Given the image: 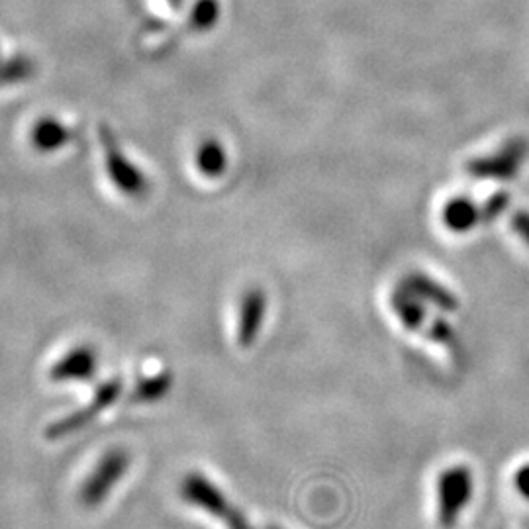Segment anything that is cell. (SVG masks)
I'll list each match as a JSON object with an SVG mask.
<instances>
[{"instance_id":"obj_1","label":"cell","mask_w":529,"mask_h":529,"mask_svg":"<svg viewBox=\"0 0 529 529\" xmlns=\"http://www.w3.org/2000/svg\"><path fill=\"white\" fill-rule=\"evenodd\" d=\"M128 465H130V459L122 449L108 451L100 459V463H98L97 469L91 473V477L83 484V490H81L83 504L89 508L98 506L110 494V490L122 481Z\"/></svg>"},{"instance_id":"obj_2","label":"cell","mask_w":529,"mask_h":529,"mask_svg":"<svg viewBox=\"0 0 529 529\" xmlns=\"http://www.w3.org/2000/svg\"><path fill=\"white\" fill-rule=\"evenodd\" d=\"M100 140H102V147H104L106 171H108L112 183L128 196H134V198L144 196L147 193V181H145L144 175L132 163H128V159L122 155L120 147L112 138V134L108 132V128L100 130Z\"/></svg>"},{"instance_id":"obj_3","label":"cell","mask_w":529,"mask_h":529,"mask_svg":"<svg viewBox=\"0 0 529 529\" xmlns=\"http://www.w3.org/2000/svg\"><path fill=\"white\" fill-rule=\"evenodd\" d=\"M118 394H120V383L118 381L104 383V385L98 388L93 402L87 408L77 410L75 414H71V416H67V418L51 424L46 435H48L49 439H57V437H65L69 433L77 432V430L85 428L89 422H93L97 418L98 414L106 406H110L118 398Z\"/></svg>"},{"instance_id":"obj_4","label":"cell","mask_w":529,"mask_h":529,"mask_svg":"<svg viewBox=\"0 0 529 529\" xmlns=\"http://www.w3.org/2000/svg\"><path fill=\"white\" fill-rule=\"evenodd\" d=\"M183 496L187 502H191L196 508L212 516L226 518L230 514V504L226 496L220 492V488L198 473L189 475L183 482Z\"/></svg>"},{"instance_id":"obj_5","label":"cell","mask_w":529,"mask_h":529,"mask_svg":"<svg viewBox=\"0 0 529 529\" xmlns=\"http://www.w3.org/2000/svg\"><path fill=\"white\" fill-rule=\"evenodd\" d=\"M441 520L449 526L469 496V477L463 471H451L441 479Z\"/></svg>"},{"instance_id":"obj_6","label":"cell","mask_w":529,"mask_h":529,"mask_svg":"<svg viewBox=\"0 0 529 529\" xmlns=\"http://www.w3.org/2000/svg\"><path fill=\"white\" fill-rule=\"evenodd\" d=\"M95 371V353L87 347H79L73 353L65 355L57 365L51 369L49 377L57 383L63 381H75V379H87Z\"/></svg>"},{"instance_id":"obj_7","label":"cell","mask_w":529,"mask_h":529,"mask_svg":"<svg viewBox=\"0 0 529 529\" xmlns=\"http://www.w3.org/2000/svg\"><path fill=\"white\" fill-rule=\"evenodd\" d=\"M69 130L55 120H42L32 130V144L40 151L59 149L65 142H69Z\"/></svg>"},{"instance_id":"obj_8","label":"cell","mask_w":529,"mask_h":529,"mask_svg":"<svg viewBox=\"0 0 529 529\" xmlns=\"http://www.w3.org/2000/svg\"><path fill=\"white\" fill-rule=\"evenodd\" d=\"M198 169L208 177H218L226 169V151L218 142H204L196 153Z\"/></svg>"},{"instance_id":"obj_9","label":"cell","mask_w":529,"mask_h":529,"mask_svg":"<svg viewBox=\"0 0 529 529\" xmlns=\"http://www.w3.org/2000/svg\"><path fill=\"white\" fill-rule=\"evenodd\" d=\"M261 308H263V300L259 294H249L243 300V308H241V326L240 339L241 343H249V339L253 337V332L257 330L259 318H261Z\"/></svg>"},{"instance_id":"obj_10","label":"cell","mask_w":529,"mask_h":529,"mask_svg":"<svg viewBox=\"0 0 529 529\" xmlns=\"http://www.w3.org/2000/svg\"><path fill=\"white\" fill-rule=\"evenodd\" d=\"M171 386V379L169 375H155L149 379H142L136 390H134V400L136 402H151V400H159L165 396V392Z\"/></svg>"},{"instance_id":"obj_11","label":"cell","mask_w":529,"mask_h":529,"mask_svg":"<svg viewBox=\"0 0 529 529\" xmlns=\"http://www.w3.org/2000/svg\"><path fill=\"white\" fill-rule=\"evenodd\" d=\"M226 522H228V528L230 529H251L247 520L243 518L241 512H236V510H230V514L226 516Z\"/></svg>"},{"instance_id":"obj_12","label":"cell","mask_w":529,"mask_h":529,"mask_svg":"<svg viewBox=\"0 0 529 529\" xmlns=\"http://www.w3.org/2000/svg\"><path fill=\"white\" fill-rule=\"evenodd\" d=\"M518 488H520V492H522L524 496H528L529 498V467L522 469V471L518 473Z\"/></svg>"}]
</instances>
